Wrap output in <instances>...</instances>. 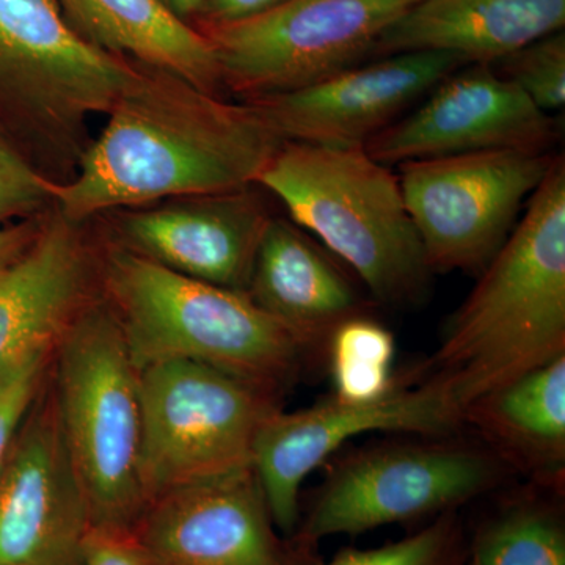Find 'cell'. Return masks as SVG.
<instances>
[{
  "instance_id": "1",
  "label": "cell",
  "mask_w": 565,
  "mask_h": 565,
  "mask_svg": "<svg viewBox=\"0 0 565 565\" xmlns=\"http://www.w3.org/2000/svg\"><path fill=\"white\" fill-rule=\"evenodd\" d=\"M106 115L76 174L55 184L54 207L66 221L243 191L281 145L247 103L143 65Z\"/></svg>"
},
{
  "instance_id": "2",
  "label": "cell",
  "mask_w": 565,
  "mask_h": 565,
  "mask_svg": "<svg viewBox=\"0 0 565 565\" xmlns=\"http://www.w3.org/2000/svg\"><path fill=\"white\" fill-rule=\"evenodd\" d=\"M565 353V161L556 154L500 252L408 382L468 408Z\"/></svg>"
},
{
  "instance_id": "3",
  "label": "cell",
  "mask_w": 565,
  "mask_h": 565,
  "mask_svg": "<svg viewBox=\"0 0 565 565\" xmlns=\"http://www.w3.org/2000/svg\"><path fill=\"white\" fill-rule=\"evenodd\" d=\"M103 275L107 307L139 371L206 364L277 396L311 352L247 292L173 273L121 245L107 253Z\"/></svg>"
},
{
  "instance_id": "4",
  "label": "cell",
  "mask_w": 565,
  "mask_h": 565,
  "mask_svg": "<svg viewBox=\"0 0 565 565\" xmlns=\"http://www.w3.org/2000/svg\"><path fill=\"white\" fill-rule=\"evenodd\" d=\"M294 225L318 236L390 307L426 300L433 269L405 206L399 178L364 147L281 141L256 180Z\"/></svg>"
},
{
  "instance_id": "5",
  "label": "cell",
  "mask_w": 565,
  "mask_h": 565,
  "mask_svg": "<svg viewBox=\"0 0 565 565\" xmlns=\"http://www.w3.org/2000/svg\"><path fill=\"white\" fill-rule=\"evenodd\" d=\"M54 399L92 525L134 530L141 481L139 370L107 303H90L58 344Z\"/></svg>"
},
{
  "instance_id": "6",
  "label": "cell",
  "mask_w": 565,
  "mask_h": 565,
  "mask_svg": "<svg viewBox=\"0 0 565 565\" xmlns=\"http://www.w3.org/2000/svg\"><path fill=\"white\" fill-rule=\"evenodd\" d=\"M139 68L84 39L54 0H0V104L51 158L77 166L88 118L107 114Z\"/></svg>"
},
{
  "instance_id": "7",
  "label": "cell",
  "mask_w": 565,
  "mask_h": 565,
  "mask_svg": "<svg viewBox=\"0 0 565 565\" xmlns=\"http://www.w3.org/2000/svg\"><path fill=\"white\" fill-rule=\"evenodd\" d=\"M139 388L148 503L178 487L253 467L258 435L280 411L275 394L193 362L143 367Z\"/></svg>"
},
{
  "instance_id": "8",
  "label": "cell",
  "mask_w": 565,
  "mask_h": 565,
  "mask_svg": "<svg viewBox=\"0 0 565 565\" xmlns=\"http://www.w3.org/2000/svg\"><path fill=\"white\" fill-rule=\"evenodd\" d=\"M419 0H282L247 20L204 22L223 88L241 102L299 90L359 65Z\"/></svg>"
},
{
  "instance_id": "9",
  "label": "cell",
  "mask_w": 565,
  "mask_h": 565,
  "mask_svg": "<svg viewBox=\"0 0 565 565\" xmlns=\"http://www.w3.org/2000/svg\"><path fill=\"white\" fill-rule=\"evenodd\" d=\"M511 468L487 445L441 440L371 446L344 457L319 490L305 542L362 534L455 511L494 489Z\"/></svg>"
},
{
  "instance_id": "10",
  "label": "cell",
  "mask_w": 565,
  "mask_h": 565,
  "mask_svg": "<svg viewBox=\"0 0 565 565\" xmlns=\"http://www.w3.org/2000/svg\"><path fill=\"white\" fill-rule=\"evenodd\" d=\"M555 156L487 150L399 163L405 206L433 273L481 274Z\"/></svg>"
},
{
  "instance_id": "11",
  "label": "cell",
  "mask_w": 565,
  "mask_h": 565,
  "mask_svg": "<svg viewBox=\"0 0 565 565\" xmlns=\"http://www.w3.org/2000/svg\"><path fill=\"white\" fill-rule=\"evenodd\" d=\"M460 426L434 388L401 377L373 403H345L333 396L292 414L275 412L256 440L253 470L275 527L291 534L299 522L305 479L345 441L377 430L446 437Z\"/></svg>"
},
{
  "instance_id": "12",
  "label": "cell",
  "mask_w": 565,
  "mask_h": 565,
  "mask_svg": "<svg viewBox=\"0 0 565 565\" xmlns=\"http://www.w3.org/2000/svg\"><path fill=\"white\" fill-rule=\"evenodd\" d=\"M557 126L492 65L455 71L412 114L364 143L386 167L487 150L550 152Z\"/></svg>"
},
{
  "instance_id": "13",
  "label": "cell",
  "mask_w": 565,
  "mask_h": 565,
  "mask_svg": "<svg viewBox=\"0 0 565 565\" xmlns=\"http://www.w3.org/2000/svg\"><path fill=\"white\" fill-rule=\"evenodd\" d=\"M460 65L449 52H404L299 90L244 103L281 141L364 147Z\"/></svg>"
},
{
  "instance_id": "14",
  "label": "cell",
  "mask_w": 565,
  "mask_h": 565,
  "mask_svg": "<svg viewBox=\"0 0 565 565\" xmlns=\"http://www.w3.org/2000/svg\"><path fill=\"white\" fill-rule=\"evenodd\" d=\"M43 403L0 470V565H77L92 525L54 393Z\"/></svg>"
},
{
  "instance_id": "15",
  "label": "cell",
  "mask_w": 565,
  "mask_h": 565,
  "mask_svg": "<svg viewBox=\"0 0 565 565\" xmlns=\"http://www.w3.org/2000/svg\"><path fill=\"white\" fill-rule=\"evenodd\" d=\"M253 467L152 498L134 533L161 565H294Z\"/></svg>"
},
{
  "instance_id": "16",
  "label": "cell",
  "mask_w": 565,
  "mask_h": 565,
  "mask_svg": "<svg viewBox=\"0 0 565 565\" xmlns=\"http://www.w3.org/2000/svg\"><path fill=\"white\" fill-rule=\"evenodd\" d=\"M252 188L122 214L121 247L185 277L247 292L273 218Z\"/></svg>"
},
{
  "instance_id": "17",
  "label": "cell",
  "mask_w": 565,
  "mask_h": 565,
  "mask_svg": "<svg viewBox=\"0 0 565 565\" xmlns=\"http://www.w3.org/2000/svg\"><path fill=\"white\" fill-rule=\"evenodd\" d=\"M79 225L55 211L0 270V381L36 353L54 351L90 305L95 263Z\"/></svg>"
},
{
  "instance_id": "18",
  "label": "cell",
  "mask_w": 565,
  "mask_h": 565,
  "mask_svg": "<svg viewBox=\"0 0 565 565\" xmlns=\"http://www.w3.org/2000/svg\"><path fill=\"white\" fill-rule=\"evenodd\" d=\"M564 24L565 0H419L375 52H449L463 63L492 65Z\"/></svg>"
},
{
  "instance_id": "19",
  "label": "cell",
  "mask_w": 565,
  "mask_h": 565,
  "mask_svg": "<svg viewBox=\"0 0 565 565\" xmlns=\"http://www.w3.org/2000/svg\"><path fill=\"white\" fill-rule=\"evenodd\" d=\"M247 294L311 352L327 348L340 323L362 315L343 273L299 226L282 218H270L264 230Z\"/></svg>"
},
{
  "instance_id": "20",
  "label": "cell",
  "mask_w": 565,
  "mask_h": 565,
  "mask_svg": "<svg viewBox=\"0 0 565 565\" xmlns=\"http://www.w3.org/2000/svg\"><path fill=\"white\" fill-rule=\"evenodd\" d=\"M66 21L95 46L173 74L221 96V71L210 40L161 0H54Z\"/></svg>"
},
{
  "instance_id": "21",
  "label": "cell",
  "mask_w": 565,
  "mask_h": 565,
  "mask_svg": "<svg viewBox=\"0 0 565 565\" xmlns=\"http://www.w3.org/2000/svg\"><path fill=\"white\" fill-rule=\"evenodd\" d=\"M511 470L559 489L565 465V353L487 394L463 415Z\"/></svg>"
},
{
  "instance_id": "22",
  "label": "cell",
  "mask_w": 565,
  "mask_h": 565,
  "mask_svg": "<svg viewBox=\"0 0 565 565\" xmlns=\"http://www.w3.org/2000/svg\"><path fill=\"white\" fill-rule=\"evenodd\" d=\"M468 565H565L559 508L542 497L505 504L479 530Z\"/></svg>"
},
{
  "instance_id": "23",
  "label": "cell",
  "mask_w": 565,
  "mask_h": 565,
  "mask_svg": "<svg viewBox=\"0 0 565 565\" xmlns=\"http://www.w3.org/2000/svg\"><path fill=\"white\" fill-rule=\"evenodd\" d=\"M334 397L345 403H373L393 388V333L360 315L333 330L327 343Z\"/></svg>"
},
{
  "instance_id": "24",
  "label": "cell",
  "mask_w": 565,
  "mask_h": 565,
  "mask_svg": "<svg viewBox=\"0 0 565 565\" xmlns=\"http://www.w3.org/2000/svg\"><path fill=\"white\" fill-rule=\"evenodd\" d=\"M326 565H465L462 527L455 511L394 544L345 550Z\"/></svg>"
},
{
  "instance_id": "25",
  "label": "cell",
  "mask_w": 565,
  "mask_h": 565,
  "mask_svg": "<svg viewBox=\"0 0 565 565\" xmlns=\"http://www.w3.org/2000/svg\"><path fill=\"white\" fill-rule=\"evenodd\" d=\"M501 76L516 85L545 114L565 104V35L552 33L500 61Z\"/></svg>"
},
{
  "instance_id": "26",
  "label": "cell",
  "mask_w": 565,
  "mask_h": 565,
  "mask_svg": "<svg viewBox=\"0 0 565 565\" xmlns=\"http://www.w3.org/2000/svg\"><path fill=\"white\" fill-rule=\"evenodd\" d=\"M57 182L33 166L0 132V222L35 217L54 204Z\"/></svg>"
},
{
  "instance_id": "27",
  "label": "cell",
  "mask_w": 565,
  "mask_h": 565,
  "mask_svg": "<svg viewBox=\"0 0 565 565\" xmlns=\"http://www.w3.org/2000/svg\"><path fill=\"white\" fill-rule=\"evenodd\" d=\"M54 351L36 353L0 381V470L17 444L22 424L40 397Z\"/></svg>"
},
{
  "instance_id": "28",
  "label": "cell",
  "mask_w": 565,
  "mask_h": 565,
  "mask_svg": "<svg viewBox=\"0 0 565 565\" xmlns=\"http://www.w3.org/2000/svg\"><path fill=\"white\" fill-rule=\"evenodd\" d=\"M77 565H161L134 530L90 525L82 542Z\"/></svg>"
},
{
  "instance_id": "29",
  "label": "cell",
  "mask_w": 565,
  "mask_h": 565,
  "mask_svg": "<svg viewBox=\"0 0 565 565\" xmlns=\"http://www.w3.org/2000/svg\"><path fill=\"white\" fill-rule=\"evenodd\" d=\"M280 2L282 0H206L202 17L207 24L247 20Z\"/></svg>"
},
{
  "instance_id": "30",
  "label": "cell",
  "mask_w": 565,
  "mask_h": 565,
  "mask_svg": "<svg viewBox=\"0 0 565 565\" xmlns=\"http://www.w3.org/2000/svg\"><path fill=\"white\" fill-rule=\"evenodd\" d=\"M43 222L32 217L17 225L0 226V270L6 269L33 243Z\"/></svg>"
},
{
  "instance_id": "31",
  "label": "cell",
  "mask_w": 565,
  "mask_h": 565,
  "mask_svg": "<svg viewBox=\"0 0 565 565\" xmlns=\"http://www.w3.org/2000/svg\"><path fill=\"white\" fill-rule=\"evenodd\" d=\"M180 20L191 22L193 17L202 14L206 0H161Z\"/></svg>"
}]
</instances>
